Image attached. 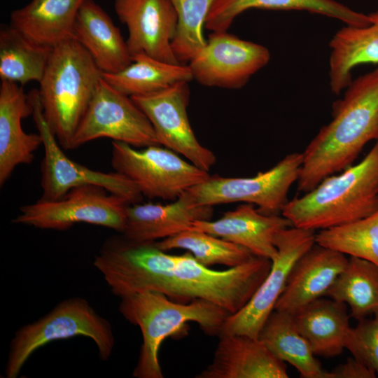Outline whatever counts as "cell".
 Wrapping results in <instances>:
<instances>
[{
	"label": "cell",
	"instance_id": "cell-1",
	"mask_svg": "<svg viewBox=\"0 0 378 378\" xmlns=\"http://www.w3.org/2000/svg\"><path fill=\"white\" fill-rule=\"evenodd\" d=\"M333 103L332 120L302 153L298 189L304 193L350 167L365 145L378 140V68L361 75Z\"/></svg>",
	"mask_w": 378,
	"mask_h": 378
},
{
	"label": "cell",
	"instance_id": "cell-2",
	"mask_svg": "<svg viewBox=\"0 0 378 378\" xmlns=\"http://www.w3.org/2000/svg\"><path fill=\"white\" fill-rule=\"evenodd\" d=\"M377 210L378 140L359 163L288 200L281 215L293 227L315 231L354 222Z\"/></svg>",
	"mask_w": 378,
	"mask_h": 378
},
{
	"label": "cell",
	"instance_id": "cell-3",
	"mask_svg": "<svg viewBox=\"0 0 378 378\" xmlns=\"http://www.w3.org/2000/svg\"><path fill=\"white\" fill-rule=\"evenodd\" d=\"M119 310L124 318L139 327L142 344L132 376L162 378L158 353L162 342L188 322L197 323L208 335L219 336L231 315L225 309L205 300L183 303L164 294L146 290L122 296Z\"/></svg>",
	"mask_w": 378,
	"mask_h": 378
},
{
	"label": "cell",
	"instance_id": "cell-4",
	"mask_svg": "<svg viewBox=\"0 0 378 378\" xmlns=\"http://www.w3.org/2000/svg\"><path fill=\"white\" fill-rule=\"evenodd\" d=\"M102 74L76 39L53 48L38 91L44 117L63 149H73L74 135Z\"/></svg>",
	"mask_w": 378,
	"mask_h": 378
},
{
	"label": "cell",
	"instance_id": "cell-5",
	"mask_svg": "<svg viewBox=\"0 0 378 378\" xmlns=\"http://www.w3.org/2000/svg\"><path fill=\"white\" fill-rule=\"evenodd\" d=\"M83 336L91 339L102 360L113 351L115 338L110 323L85 298L72 297L58 303L45 316L21 327L12 339L5 374L16 378L29 356L52 342Z\"/></svg>",
	"mask_w": 378,
	"mask_h": 378
},
{
	"label": "cell",
	"instance_id": "cell-6",
	"mask_svg": "<svg viewBox=\"0 0 378 378\" xmlns=\"http://www.w3.org/2000/svg\"><path fill=\"white\" fill-rule=\"evenodd\" d=\"M111 164L115 172L132 181L144 197L176 200L210 175L176 152L160 145L137 149L112 141Z\"/></svg>",
	"mask_w": 378,
	"mask_h": 378
},
{
	"label": "cell",
	"instance_id": "cell-7",
	"mask_svg": "<svg viewBox=\"0 0 378 378\" xmlns=\"http://www.w3.org/2000/svg\"><path fill=\"white\" fill-rule=\"evenodd\" d=\"M28 95L32 106L31 115L44 148L40 200H57L75 188L93 186L123 199L129 204L140 202L144 196L136 186L122 174L95 171L69 158L44 117L38 90H32Z\"/></svg>",
	"mask_w": 378,
	"mask_h": 378
},
{
	"label": "cell",
	"instance_id": "cell-8",
	"mask_svg": "<svg viewBox=\"0 0 378 378\" xmlns=\"http://www.w3.org/2000/svg\"><path fill=\"white\" fill-rule=\"evenodd\" d=\"M302 163V153H293L254 176H210L187 191L198 205L244 202L257 206L265 214H281L288 202L289 190L298 180Z\"/></svg>",
	"mask_w": 378,
	"mask_h": 378
},
{
	"label": "cell",
	"instance_id": "cell-9",
	"mask_svg": "<svg viewBox=\"0 0 378 378\" xmlns=\"http://www.w3.org/2000/svg\"><path fill=\"white\" fill-rule=\"evenodd\" d=\"M106 191L93 186L75 188L59 199L39 200L22 206L13 222L56 230H64L74 224L84 223L122 233L130 204L116 195H108Z\"/></svg>",
	"mask_w": 378,
	"mask_h": 378
},
{
	"label": "cell",
	"instance_id": "cell-10",
	"mask_svg": "<svg viewBox=\"0 0 378 378\" xmlns=\"http://www.w3.org/2000/svg\"><path fill=\"white\" fill-rule=\"evenodd\" d=\"M102 137L134 148L160 145L150 120L132 98L103 77L78 127L72 148Z\"/></svg>",
	"mask_w": 378,
	"mask_h": 378
},
{
	"label": "cell",
	"instance_id": "cell-11",
	"mask_svg": "<svg viewBox=\"0 0 378 378\" xmlns=\"http://www.w3.org/2000/svg\"><path fill=\"white\" fill-rule=\"evenodd\" d=\"M315 244L314 230L292 226L279 231L274 239L277 254L272 260L269 273L249 302L226 319L220 335L236 334L258 337L284 291L294 265Z\"/></svg>",
	"mask_w": 378,
	"mask_h": 378
},
{
	"label": "cell",
	"instance_id": "cell-12",
	"mask_svg": "<svg viewBox=\"0 0 378 378\" xmlns=\"http://www.w3.org/2000/svg\"><path fill=\"white\" fill-rule=\"evenodd\" d=\"M269 50L226 31H214L188 62L192 78L207 87L239 89L267 64Z\"/></svg>",
	"mask_w": 378,
	"mask_h": 378
},
{
	"label": "cell",
	"instance_id": "cell-13",
	"mask_svg": "<svg viewBox=\"0 0 378 378\" xmlns=\"http://www.w3.org/2000/svg\"><path fill=\"white\" fill-rule=\"evenodd\" d=\"M132 98L150 120L160 146L209 172L216 158L199 142L190 125L187 113L188 82H180L158 92Z\"/></svg>",
	"mask_w": 378,
	"mask_h": 378
},
{
	"label": "cell",
	"instance_id": "cell-14",
	"mask_svg": "<svg viewBox=\"0 0 378 378\" xmlns=\"http://www.w3.org/2000/svg\"><path fill=\"white\" fill-rule=\"evenodd\" d=\"M114 10L128 31L127 44L132 55L146 54L180 64L172 47L178 15L172 0H114Z\"/></svg>",
	"mask_w": 378,
	"mask_h": 378
},
{
	"label": "cell",
	"instance_id": "cell-15",
	"mask_svg": "<svg viewBox=\"0 0 378 378\" xmlns=\"http://www.w3.org/2000/svg\"><path fill=\"white\" fill-rule=\"evenodd\" d=\"M213 214V206L197 204L186 191L169 204L128 205L121 234L134 242H154L190 230L197 220H209Z\"/></svg>",
	"mask_w": 378,
	"mask_h": 378
},
{
	"label": "cell",
	"instance_id": "cell-16",
	"mask_svg": "<svg viewBox=\"0 0 378 378\" xmlns=\"http://www.w3.org/2000/svg\"><path fill=\"white\" fill-rule=\"evenodd\" d=\"M281 214L261 213L254 205H239L216 220H197L191 227L224 239L248 249L254 255L270 260L276 257V234L292 227Z\"/></svg>",
	"mask_w": 378,
	"mask_h": 378
},
{
	"label": "cell",
	"instance_id": "cell-17",
	"mask_svg": "<svg viewBox=\"0 0 378 378\" xmlns=\"http://www.w3.org/2000/svg\"><path fill=\"white\" fill-rule=\"evenodd\" d=\"M197 378H288L286 363L258 337L223 334L212 362Z\"/></svg>",
	"mask_w": 378,
	"mask_h": 378
},
{
	"label": "cell",
	"instance_id": "cell-18",
	"mask_svg": "<svg viewBox=\"0 0 378 378\" xmlns=\"http://www.w3.org/2000/svg\"><path fill=\"white\" fill-rule=\"evenodd\" d=\"M347 262L345 254L316 243L294 265L274 309L294 314L326 297Z\"/></svg>",
	"mask_w": 378,
	"mask_h": 378
},
{
	"label": "cell",
	"instance_id": "cell-19",
	"mask_svg": "<svg viewBox=\"0 0 378 378\" xmlns=\"http://www.w3.org/2000/svg\"><path fill=\"white\" fill-rule=\"evenodd\" d=\"M32 115L29 95L22 85L8 80L0 85V185L19 164H29L42 144L39 134L26 133L22 120Z\"/></svg>",
	"mask_w": 378,
	"mask_h": 378
},
{
	"label": "cell",
	"instance_id": "cell-20",
	"mask_svg": "<svg viewBox=\"0 0 378 378\" xmlns=\"http://www.w3.org/2000/svg\"><path fill=\"white\" fill-rule=\"evenodd\" d=\"M76 39L103 74H113L132 61L127 41L108 13L94 0H85L74 24Z\"/></svg>",
	"mask_w": 378,
	"mask_h": 378
},
{
	"label": "cell",
	"instance_id": "cell-21",
	"mask_svg": "<svg viewBox=\"0 0 378 378\" xmlns=\"http://www.w3.org/2000/svg\"><path fill=\"white\" fill-rule=\"evenodd\" d=\"M85 0H31L10 14V25L29 41L55 48L74 38V24Z\"/></svg>",
	"mask_w": 378,
	"mask_h": 378
},
{
	"label": "cell",
	"instance_id": "cell-22",
	"mask_svg": "<svg viewBox=\"0 0 378 378\" xmlns=\"http://www.w3.org/2000/svg\"><path fill=\"white\" fill-rule=\"evenodd\" d=\"M253 8L305 10L337 19L351 27H364L370 22L368 15L335 0H215L204 27L212 32L226 31L237 16Z\"/></svg>",
	"mask_w": 378,
	"mask_h": 378
},
{
	"label": "cell",
	"instance_id": "cell-23",
	"mask_svg": "<svg viewBox=\"0 0 378 378\" xmlns=\"http://www.w3.org/2000/svg\"><path fill=\"white\" fill-rule=\"evenodd\" d=\"M293 317L316 356L332 358L342 353L351 328L346 304L321 298L302 307Z\"/></svg>",
	"mask_w": 378,
	"mask_h": 378
},
{
	"label": "cell",
	"instance_id": "cell-24",
	"mask_svg": "<svg viewBox=\"0 0 378 378\" xmlns=\"http://www.w3.org/2000/svg\"><path fill=\"white\" fill-rule=\"evenodd\" d=\"M370 23L364 27L345 26L330 41L329 83L339 94L352 81L356 66L378 63V10L368 14Z\"/></svg>",
	"mask_w": 378,
	"mask_h": 378
},
{
	"label": "cell",
	"instance_id": "cell-25",
	"mask_svg": "<svg viewBox=\"0 0 378 378\" xmlns=\"http://www.w3.org/2000/svg\"><path fill=\"white\" fill-rule=\"evenodd\" d=\"M258 338L281 360L293 365L302 378H326V371L298 330L293 314L274 310Z\"/></svg>",
	"mask_w": 378,
	"mask_h": 378
},
{
	"label": "cell",
	"instance_id": "cell-26",
	"mask_svg": "<svg viewBox=\"0 0 378 378\" xmlns=\"http://www.w3.org/2000/svg\"><path fill=\"white\" fill-rule=\"evenodd\" d=\"M103 79L119 92L132 97L146 96L192 78L188 64H171L146 54L132 56V62L113 74H103Z\"/></svg>",
	"mask_w": 378,
	"mask_h": 378
},
{
	"label": "cell",
	"instance_id": "cell-27",
	"mask_svg": "<svg viewBox=\"0 0 378 378\" xmlns=\"http://www.w3.org/2000/svg\"><path fill=\"white\" fill-rule=\"evenodd\" d=\"M326 297L347 304L356 321L378 316V265L350 256Z\"/></svg>",
	"mask_w": 378,
	"mask_h": 378
},
{
	"label": "cell",
	"instance_id": "cell-28",
	"mask_svg": "<svg viewBox=\"0 0 378 378\" xmlns=\"http://www.w3.org/2000/svg\"><path fill=\"white\" fill-rule=\"evenodd\" d=\"M53 49L38 45L10 25L0 30V78L23 85L40 82Z\"/></svg>",
	"mask_w": 378,
	"mask_h": 378
},
{
	"label": "cell",
	"instance_id": "cell-29",
	"mask_svg": "<svg viewBox=\"0 0 378 378\" xmlns=\"http://www.w3.org/2000/svg\"><path fill=\"white\" fill-rule=\"evenodd\" d=\"M160 249L187 250L202 265H221L234 267L246 262L254 255L248 249L211 234L190 229L155 241Z\"/></svg>",
	"mask_w": 378,
	"mask_h": 378
},
{
	"label": "cell",
	"instance_id": "cell-30",
	"mask_svg": "<svg viewBox=\"0 0 378 378\" xmlns=\"http://www.w3.org/2000/svg\"><path fill=\"white\" fill-rule=\"evenodd\" d=\"M316 243L378 265V210L354 222L319 230Z\"/></svg>",
	"mask_w": 378,
	"mask_h": 378
},
{
	"label": "cell",
	"instance_id": "cell-31",
	"mask_svg": "<svg viewBox=\"0 0 378 378\" xmlns=\"http://www.w3.org/2000/svg\"><path fill=\"white\" fill-rule=\"evenodd\" d=\"M178 25L172 43L173 52L181 64L188 63L204 46L203 27L215 0H172Z\"/></svg>",
	"mask_w": 378,
	"mask_h": 378
},
{
	"label": "cell",
	"instance_id": "cell-32",
	"mask_svg": "<svg viewBox=\"0 0 378 378\" xmlns=\"http://www.w3.org/2000/svg\"><path fill=\"white\" fill-rule=\"evenodd\" d=\"M345 349L352 357L372 369L378 377V316L358 321L351 327Z\"/></svg>",
	"mask_w": 378,
	"mask_h": 378
},
{
	"label": "cell",
	"instance_id": "cell-33",
	"mask_svg": "<svg viewBox=\"0 0 378 378\" xmlns=\"http://www.w3.org/2000/svg\"><path fill=\"white\" fill-rule=\"evenodd\" d=\"M376 372L355 358H349L344 363L326 371V378H375Z\"/></svg>",
	"mask_w": 378,
	"mask_h": 378
}]
</instances>
